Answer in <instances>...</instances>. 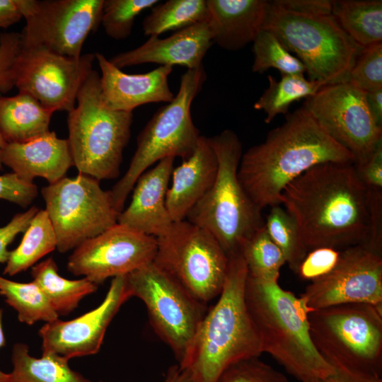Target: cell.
I'll list each match as a JSON object with an SVG mask.
<instances>
[{
	"label": "cell",
	"instance_id": "cell-34",
	"mask_svg": "<svg viewBox=\"0 0 382 382\" xmlns=\"http://www.w3.org/2000/svg\"><path fill=\"white\" fill-rule=\"evenodd\" d=\"M252 71L262 74L276 69L281 74H305L303 64L284 45L276 34L262 28L253 42Z\"/></svg>",
	"mask_w": 382,
	"mask_h": 382
},
{
	"label": "cell",
	"instance_id": "cell-28",
	"mask_svg": "<svg viewBox=\"0 0 382 382\" xmlns=\"http://www.w3.org/2000/svg\"><path fill=\"white\" fill-rule=\"evenodd\" d=\"M332 14L359 45L365 47L382 42L381 0L332 1Z\"/></svg>",
	"mask_w": 382,
	"mask_h": 382
},
{
	"label": "cell",
	"instance_id": "cell-16",
	"mask_svg": "<svg viewBox=\"0 0 382 382\" xmlns=\"http://www.w3.org/2000/svg\"><path fill=\"white\" fill-rule=\"evenodd\" d=\"M299 298L308 312L352 303L382 308V254L362 245L341 250L335 267L311 281Z\"/></svg>",
	"mask_w": 382,
	"mask_h": 382
},
{
	"label": "cell",
	"instance_id": "cell-49",
	"mask_svg": "<svg viewBox=\"0 0 382 382\" xmlns=\"http://www.w3.org/2000/svg\"><path fill=\"white\" fill-rule=\"evenodd\" d=\"M164 382H191L188 373L178 364L170 366L166 372Z\"/></svg>",
	"mask_w": 382,
	"mask_h": 382
},
{
	"label": "cell",
	"instance_id": "cell-12",
	"mask_svg": "<svg viewBox=\"0 0 382 382\" xmlns=\"http://www.w3.org/2000/svg\"><path fill=\"white\" fill-rule=\"evenodd\" d=\"M130 296L144 303L156 334L180 363L206 312V305L190 294L154 262L126 275Z\"/></svg>",
	"mask_w": 382,
	"mask_h": 382
},
{
	"label": "cell",
	"instance_id": "cell-29",
	"mask_svg": "<svg viewBox=\"0 0 382 382\" xmlns=\"http://www.w3.org/2000/svg\"><path fill=\"white\" fill-rule=\"evenodd\" d=\"M57 241L45 209H39L24 232L19 245L10 251L4 274L13 276L34 266L42 257L57 249Z\"/></svg>",
	"mask_w": 382,
	"mask_h": 382
},
{
	"label": "cell",
	"instance_id": "cell-42",
	"mask_svg": "<svg viewBox=\"0 0 382 382\" xmlns=\"http://www.w3.org/2000/svg\"><path fill=\"white\" fill-rule=\"evenodd\" d=\"M39 209L35 206L23 213L16 214L5 226L0 227V263H6L10 250L8 246L20 233L25 232Z\"/></svg>",
	"mask_w": 382,
	"mask_h": 382
},
{
	"label": "cell",
	"instance_id": "cell-6",
	"mask_svg": "<svg viewBox=\"0 0 382 382\" xmlns=\"http://www.w3.org/2000/svg\"><path fill=\"white\" fill-rule=\"evenodd\" d=\"M132 120V112L112 110L103 105L100 75L93 69L67 117V140L79 173L99 181L117 178Z\"/></svg>",
	"mask_w": 382,
	"mask_h": 382
},
{
	"label": "cell",
	"instance_id": "cell-52",
	"mask_svg": "<svg viewBox=\"0 0 382 382\" xmlns=\"http://www.w3.org/2000/svg\"><path fill=\"white\" fill-rule=\"evenodd\" d=\"M307 382H325V381L322 379H313Z\"/></svg>",
	"mask_w": 382,
	"mask_h": 382
},
{
	"label": "cell",
	"instance_id": "cell-11",
	"mask_svg": "<svg viewBox=\"0 0 382 382\" xmlns=\"http://www.w3.org/2000/svg\"><path fill=\"white\" fill-rule=\"evenodd\" d=\"M45 211L57 241V250L66 253L117 223L110 190L99 180L79 173L44 187Z\"/></svg>",
	"mask_w": 382,
	"mask_h": 382
},
{
	"label": "cell",
	"instance_id": "cell-25",
	"mask_svg": "<svg viewBox=\"0 0 382 382\" xmlns=\"http://www.w3.org/2000/svg\"><path fill=\"white\" fill-rule=\"evenodd\" d=\"M53 112L32 96H0V134L6 143H21L50 131Z\"/></svg>",
	"mask_w": 382,
	"mask_h": 382
},
{
	"label": "cell",
	"instance_id": "cell-3",
	"mask_svg": "<svg viewBox=\"0 0 382 382\" xmlns=\"http://www.w3.org/2000/svg\"><path fill=\"white\" fill-rule=\"evenodd\" d=\"M225 282L178 363L191 382H216L231 364L263 353L245 300L248 272L241 252L228 257Z\"/></svg>",
	"mask_w": 382,
	"mask_h": 382
},
{
	"label": "cell",
	"instance_id": "cell-39",
	"mask_svg": "<svg viewBox=\"0 0 382 382\" xmlns=\"http://www.w3.org/2000/svg\"><path fill=\"white\" fill-rule=\"evenodd\" d=\"M22 47L21 33L0 35V93H6L15 87L14 69Z\"/></svg>",
	"mask_w": 382,
	"mask_h": 382
},
{
	"label": "cell",
	"instance_id": "cell-50",
	"mask_svg": "<svg viewBox=\"0 0 382 382\" xmlns=\"http://www.w3.org/2000/svg\"><path fill=\"white\" fill-rule=\"evenodd\" d=\"M4 311L0 308V348L6 345V337L3 326ZM0 382H11L10 373H5L0 370Z\"/></svg>",
	"mask_w": 382,
	"mask_h": 382
},
{
	"label": "cell",
	"instance_id": "cell-22",
	"mask_svg": "<svg viewBox=\"0 0 382 382\" xmlns=\"http://www.w3.org/2000/svg\"><path fill=\"white\" fill-rule=\"evenodd\" d=\"M1 161L25 181L40 177L49 184L65 177L73 166L67 139H60L50 131L25 142L5 143Z\"/></svg>",
	"mask_w": 382,
	"mask_h": 382
},
{
	"label": "cell",
	"instance_id": "cell-18",
	"mask_svg": "<svg viewBox=\"0 0 382 382\" xmlns=\"http://www.w3.org/2000/svg\"><path fill=\"white\" fill-rule=\"evenodd\" d=\"M131 298L126 275L112 278L103 301L94 309L70 320L46 323L38 331L42 354L71 359L100 351L107 328L121 306Z\"/></svg>",
	"mask_w": 382,
	"mask_h": 382
},
{
	"label": "cell",
	"instance_id": "cell-8",
	"mask_svg": "<svg viewBox=\"0 0 382 382\" xmlns=\"http://www.w3.org/2000/svg\"><path fill=\"white\" fill-rule=\"evenodd\" d=\"M206 79L203 66L187 70L181 76L179 90L173 100L158 108L139 132L126 173L110 190L118 212L147 168L166 158L186 159L195 151L201 135L193 122L191 106Z\"/></svg>",
	"mask_w": 382,
	"mask_h": 382
},
{
	"label": "cell",
	"instance_id": "cell-38",
	"mask_svg": "<svg viewBox=\"0 0 382 382\" xmlns=\"http://www.w3.org/2000/svg\"><path fill=\"white\" fill-rule=\"evenodd\" d=\"M216 382H289L286 376L259 357L239 360L225 369Z\"/></svg>",
	"mask_w": 382,
	"mask_h": 382
},
{
	"label": "cell",
	"instance_id": "cell-5",
	"mask_svg": "<svg viewBox=\"0 0 382 382\" xmlns=\"http://www.w3.org/2000/svg\"><path fill=\"white\" fill-rule=\"evenodd\" d=\"M209 139L218 161L216 176L186 219L209 232L230 257L241 251L244 242L265 226V221L262 210L238 178L243 151L237 134L225 129Z\"/></svg>",
	"mask_w": 382,
	"mask_h": 382
},
{
	"label": "cell",
	"instance_id": "cell-36",
	"mask_svg": "<svg viewBox=\"0 0 382 382\" xmlns=\"http://www.w3.org/2000/svg\"><path fill=\"white\" fill-rule=\"evenodd\" d=\"M158 0H104L100 24L114 40L128 37L134 21L142 11L151 8Z\"/></svg>",
	"mask_w": 382,
	"mask_h": 382
},
{
	"label": "cell",
	"instance_id": "cell-23",
	"mask_svg": "<svg viewBox=\"0 0 382 382\" xmlns=\"http://www.w3.org/2000/svg\"><path fill=\"white\" fill-rule=\"evenodd\" d=\"M217 170V158L209 137L201 135L193 153L172 172L166 204L173 222L186 219L212 186Z\"/></svg>",
	"mask_w": 382,
	"mask_h": 382
},
{
	"label": "cell",
	"instance_id": "cell-37",
	"mask_svg": "<svg viewBox=\"0 0 382 382\" xmlns=\"http://www.w3.org/2000/svg\"><path fill=\"white\" fill-rule=\"evenodd\" d=\"M347 82L365 92L382 88V42L362 49Z\"/></svg>",
	"mask_w": 382,
	"mask_h": 382
},
{
	"label": "cell",
	"instance_id": "cell-48",
	"mask_svg": "<svg viewBox=\"0 0 382 382\" xmlns=\"http://www.w3.org/2000/svg\"><path fill=\"white\" fill-rule=\"evenodd\" d=\"M366 100L374 120L382 127V88L366 92Z\"/></svg>",
	"mask_w": 382,
	"mask_h": 382
},
{
	"label": "cell",
	"instance_id": "cell-41",
	"mask_svg": "<svg viewBox=\"0 0 382 382\" xmlns=\"http://www.w3.org/2000/svg\"><path fill=\"white\" fill-rule=\"evenodd\" d=\"M37 187L11 172L0 175V199L26 208L37 197Z\"/></svg>",
	"mask_w": 382,
	"mask_h": 382
},
{
	"label": "cell",
	"instance_id": "cell-44",
	"mask_svg": "<svg viewBox=\"0 0 382 382\" xmlns=\"http://www.w3.org/2000/svg\"><path fill=\"white\" fill-rule=\"evenodd\" d=\"M354 166L361 180L367 187L382 190V143L364 163Z\"/></svg>",
	"mask_w": 382,
	"mask_h": 382
},
{
	"label": "cell",
	"instance_id": "cell-14",
	"mask_svg": "<svg viewBox=\"0 0 382 382\" xmlns=\"http://www.w3.org/2000/svg\"><path fill=\"white\" fill-rule=\"evenodd\" d=\"M303 106L333 140L352 154L356 166L364 163L382 143V127L369 110L366 92L349 82L322 87Z\"/></svg>",
	"mask_w": 382,
	"mask_h": 382
},
{
	"label": "cell",
	"instance_id": "cell-33",
	"mask_svg": "<svg viewBox=\"0 0 382 382\" xmlns=\"http://www.w3.org/2000/svg\"><path fill=\"white\" fill-rule=\"evenodd\" d=\"M240 252L245 262L249 276L264 279H279L280 270L286 264V259L270 237L265 226L244 242Z\"/></svg>",
	"mask_w": 382,
	"mask_h": 382
},
{
	"label": "cell",
	"instance_id": "cell-1",
	"mask_svg": "<svg viewBox=\"0 0 382 382\" xmlns=\"http://www.w3.org/2000/svg\"><path fill=\"white\" fill-rule=\"evenodd\" d=\"M370 191L352 163L313 166L283 190L281 204L296 221L308 250L367 247Z\"/></svg>",
	"mask_w": 382,
	"mask_h": 382
},
{
	"label": "cell",
	"instance_id": "cell-47",
	"mask_svg": "<svg viewBox=\"0 0 382 382\" xmlns=\"http://www.w3.org/2000/svg\"><path fill=\"white\" fill-rule=\"evenodd\" d=\"M22 18L18 0H0V28H7Z\"/></svg>",
	"mask_w": 382,
	"mask_h": 382
},
{
	"label": "cell",
	"instance_id": "cell-51",
	"mask_svg": "<svg viewBox=\"0 0 382 382\" xmlns=\"http://www.w3.org/2000/svg\"><path fill=\"white\" fill-rule=\"evenodd\" d=\"M5 141H4L3 138L1 137V134H0V170L2 169V163H1V150L3 149V146H4L5 144Z\"/></svg>",
	"mask_w": 382,
	"mask_h": 382
},
{
	"label": "cell",
	"instance_id": "cell-9",
	"mask_svg": "<svg viewBox=\"0 0 382 382\" xmlns=\"http://www.w3.org/2000/svg\"><path fill=\"white\" fill-rule=\"evenodd\" d=\"M308 318L314 347L334 368L381 376V307L342 303L311 311Z\"/></svg>",
	"mask_w": 382,
	"mask_h": 382
},
{
	"label": "cell",
	"instance_id": "cell-27",
	"mask_svg": "<svg viewBox=\"0 0 382 382\" xmlns=\"http://www.w3.org/2000/svg\"><path fill=\"white\" fill-rule=\"evenodd\" d=\"M11 362V382H92L71 369L66 358L56 354L34 357L23 342L13 345Z\"/></svg>",
	"mask_w": 382,
	"mask_h": 382
},
{
	"label": "cell",
	"instance_id": "cell-40",
	"mask_svg": "<svg viewBox=\"0 0 382 382\" xmlns=\"http://www.w3.org/2000/svg\"><path fill=\"white\" fill-rule=\"evenodd\" d=\"M341 250L317 248L308 252L296 274L304 280L313 281L330 272L337 263Z\"/></svg>",
	"mask_w": 382,
	"mask_h": 382
},
{
	"label": "cell",
	"instance_id": "cell-17",
	"mask_svg": "<svg viewBox=\"0 0 382 382\" xmlns=\"http://www.w3.org/2000/svg\"><path fill=\"white\" fill-rule=\"evenodd\" d=\"M156 249V237L117 223L74 249L66 267L98 285L154 262Z\"/></svg>",
	"mask_w": 382,
	"mask_h": 382
},
{
	"label": "cell",
	"instance_id": "cell-43",
	"mask_svg": "<svg viewBox=\"0 0 382 382\" xmlns=\"http://www.w3.org/2000/svg\"><path fill=\"white\" fill-rule=\"evenodd\" d=\"M366 248L382 254V190L370 191L369 241Z\"/></svg>",
	"mask_w": 382,
	"mask_h": 382
},
{
	"label": "cell",
	"instance_id": "cell-53",
	"mask_svg": "<svg viewBox=\"0 0 382 382\" xmlns=\"http://www.w3.org/2000/svg\"><path fill=\"white\" fill-rule=\"evenodd\" d=\"M100 382H104V381H100Z\"/></svg>",
	"mask_w": 382,
	"mask_h": 382
},
{
	"label": "cell",
	"instance_id": "cell-26",
	"mask_svg": "<svg viewBox=\"0 0 382 382\" xmlns=\"http://www.w3.org/2000/svg\"><path fill=\"white\" fill-rule=\"evenodd\" d=\"M30 274L59 316L71 313L83 298L98 289V285L85 277L74 280L62 277L52 257L35 264Z\"/></svg>",
	"mask_w": 382,
	"mask_h": 382
},
{
	"label": "cell",
	"instance_id": "cell-7",
	"mask_svg": "<svg viewBox=\"0 0 382 382\" xmlns=\"http://www.w3.org/2000/svg\"><path fill=\"white\" fill-rule=\"evenodd\" d=\"M274 32L303 64L308 79L325 86L347 82L364 48L330 13H303L270 1L263 28Z\"/></svg>",
	"mask_w": 382,
	"mask_h": 382
},
{
	"label": "cell",
	"instance_id": "cell-45",
	"mask_svg": "<svg viewBox=\"0 0 382 382\" xmlns=\"http://www.w3.org/2000/svg\"><path fill=\"white\" fill-rule=\"evenodd\" d=\"M332 1L328 0H275L274 5L286 10L303 13H330Z\"/></svg>",
	"mask_w": 382,
	"mask_h": 382
},
{
	"label": "cell",
	"instance_id": "cell-35",
	"mask_svg": "<svg viewBox=\"0 0 382 382\" xmlns=\"http://www.w3.org/2000/svg\"><path fill=\"white\" fill-rule=\"evenodd\" d=\"M265 227L270 237L283 253L286 263L296 273L308 250L294 219L279 205L273 206L265 221Z\"/></svg>",
	"mask_w": 382,
	"mask_h": 382
},
{
	"label": "cell",
	"instance_id": "cell-20",
	"mask_svg": "<svg viewBox=\"0 0 382 382\" xmlns=\"http://www.w3.org/2000/svg\"><path fill=\"white\" fill-rule=\"evenodd\" d=\"M212 44L207 23L204 22L165 38L150 36L140 46L118 53L109 61L120 69L146 63L196 69L203 66L202 60Z\"/></svg>",
	"mask_w": 382,
	"mask_h": 382
},
{
	"label": "cell",
	"instance_id": "cell-10",
	"mask_svg": "<svg viewBox=\"0 0 382 382\" xmlns=\"http://www.w3.org/2000/svg\"><path fill=\"white\" fill-rule=\"evenodd\" d=\"M157 239L154 262L207 305L220 294L229 258L204 228L184 219Z\"/></svg>",
	"mask_w": 382,
	"mask_h": 382
},
{
	"label": "cell",
	"instance_id": "cell-13",
	"mask_svg": "<svg viewBox=\"0 0 382 382\" xmlns=\"http://www.w3.org/2000/svg\"><path fill=\"white\" fill-rule=\"evenodd\" d=\"M104 0H18L25 19V46L41 47L78 57L91 33L100 25Z\"/></svg>",
	"mask_w": 382,
	"mask_h": 382
},
{
	"label": "cell",
	"instance_id": "cell-46",
	"mask_svg": "<svg viewBox=\"0 0 382 382\" xmlns=\"http://www.w3.org/2000/svg\"><path fill=\"white\" fill-rule=\"evenodd\" d=\"M325 382H382L381 376L335 367Z\"/></svg>",
	"mask_w": 382,
	"mask_h": 382
},
{
	"label": "cell",
	"instance_id": "cell-30",
	"mask_svg": "<svg viewBox=\"0 0 382 382\" xmlns=\"http://www.w3.org/2000/svg\"><path fill=\"white\" fill-rule=\"evenodd\" d=\"M280 80L269 75V86L253 105L254 109L266 115L265 122L270 124L279 115L286 114L292 103L308 98L322 87L320 83L306 79L303 74H281Z\"/></svg>",
	"mask_w": 382,
	"mask_h": 382
},
{
	"label": "cell",
	"instance_id": "cell-15",
	"mask_svg": "<svg viewBox=\"0 0 382 382\" xmlns=\"http://www.w3.org/2000/svg\"><path fill=\"white\" fill-rule=\"evenodd\" d=\"M95 60V53L70 57L22 44L15 64V87L53 113L69 112L74 108L78 93Z\"/></svg>",
	"mask_w": 382,
	"mask_h": 382
},
{
	"label": "cell",
	"instance_id": "cell-31",
	"mask_svg": "<svg viewBox=\"0 0 382 382\" xmlns=\"http://www.w3.org/2000/svg\"><path fill=\"white\" fill-rule=\"evenodd\" d=\"M208 16L207 0H168L151 8L143 20L142 28L145 35L158 36L207 22Z\"/></svg>",
	"mask_w": 382,
	"mask_h": 382
},
{
	"label": "cell",
	"instance_id": "cell-19",
	"mask_svg": "<svg viewBox=\"0 0 382 382\" xmlns=\"http://www.w3.org/2000/svg\"><path fill=\"white\" fill-rule=\"evenodd\" d=\"M100 75V99L107 108L132 112L152 103H169L174 94L168 84L173 67L159 66L144 73L130 74L113 65L101 53H95Z\"/></svg>",
	"mask_w": 382,
	"mask_h": 382
},
{
	"label": "cell",
	"instance_id": "cell-2",
	"mask_svg": "<svg viewBox=\"0 0 382 382\" xmlns=\"http://www.w3.org/2000/svg\"><path fill=\"white\" fill-rule=\"evenodd\" d=\"M354 163L352 154L333 140L304 107L286 116L265 141L243 153L238 178L262 211L281 204L283 190L318 164Z\"/></svg>",
	"mask_w": 382,
	"mask_h": 382
},
{
	"label": "cell",
	"instance_id": "cell-32",
	"mask_svg": "<svg viewBox=\"0 0 382 382\" xmlns=\"http://www.w3.org/2000/svg\"><path fill=\"white\" fill-rule=\"evenodd\" d=\"M0 295L16 311L21 323L31 325L59 318L44 292L33 281L18 282L0 275Z\"/></svg>",
	"mask_w": 382,
	"mask_h": 382
},
{
	"label": "cell",
	"instance_id": "cell-21",
	"mask_svg": "<svg viewBox=\"0 0 382 382\" xmlns=\"http://www.w3.org/2000/svg\"><path fill=\"white\" fill-rule=\"evenodd\" d=\"M175 158H166L137 180L132 200L117 217V223L156 238L166 234L173 221L166 198Z\"/></svg>",
	"mask_w": 382,
	"mask_h": 382
},
{
	"label": "cell",
	"instance_id": "cell-4",
	"mask_svg": "<svg viewBox=\"0 0 382 382\" xmlns=\"http://www.w3.org/2000/svg\"><path fill=\"white\" fill-rule=\"evenodd\" d=\"M245 303L259 332L263 352L270 354L301 382L325 380L335 372L311 340L308 311L302 300L285 290L279 279L248 274Z\"/></svg>",
	"mask_w": 382,
	"mask_h": 382
},
{
	"label": "cell",
	"instance_id": "cell-24",
	"mask_svg": "<svg viewBox=\"0 0 382 382\" xmlns=\"http://www.w3.org/2000/svg\"><path fill=\"white\" fill-rule=\"evenodd\" d=\"M207 21L213 43L236 51L253 42L262 29L270 1L265 0H207Z\"/></svg>",
	"mask_w": 382,
	"mask_h": 382
}]
</instances>
